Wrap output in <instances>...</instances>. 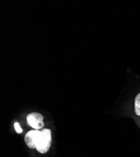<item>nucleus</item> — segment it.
I'll return each mask as SVG.
<instances>
[{"label": "nucleus", "mask_w": 140, "mask_h": 157, "mask_svg": "<svg viewBox=\"0 0 140 157\" xmlns=\"http://www.w3.org/2000/svg\"><path fill=\"white\" fill-rule=\"evenodd\" d=\"M51 141H52V136L51 131L49 129H44L41 131V135L36 146V150L40 153H45L49 150Z\"/></svg>", "instance_id": "1"}, {"label": "nucleus", "mask_w": 140, "mask_h": 157, "mask_svg": "<svg viewBox=\"0 0 140 157\" xmlns=\"http://www.w3.org/2000/svg\"><path fill=\"white\" fill-rule=\"evenodd\" d=\"M43 120V116L39 113H32L27 116V121L29 125L36 130H39L44 128V123Z\"/></svg>", "instance_id": "2"}, {"label": "nucleus", "mask_w": 140, "mask_h": 157, "mask_svg": "<svg viewBox=\"0 0 140 157\" xmlns=\"http://www.w3.org/2000/svg\"><path fill=\"white\" fill-rule=\"evenodd\" d=\"M40 135L41 132L39 130H32L28 132L25 137V141L27 145L32 149L36 148Z\"/></svg>", "instance_id": "3"}, {"label": "nucleus", "mask_w": 140, "mask_h": 157, "mask_svg": "<svg viewBox=\"0 0 140 157\" xmlns=\"http://www.w3.org/2000/svg\"><path fill=\"white\" fill-rule=\"evenodd\" d=\"M134 109L138 116H140V93H139L134 99Z\"/></svg>", "instance_id": "4"}, {"label": "nucleus", "mask_w": 140, "mask_h": 157, "mask_svg": "<svg viewBox=\"0 0 140 157\" xmlns=\"http://www.w3.org/2000/svg\"><path fill=\"white\" fill-rule=\"evenodd\" d=\"M15 129L16 130V132H17V133H21L22 132V129L18 123H15Z\"/></svg>", "instance_id": "5"}]
</instances>
